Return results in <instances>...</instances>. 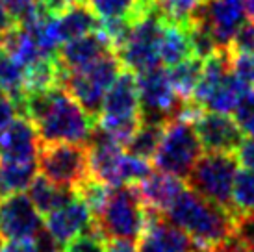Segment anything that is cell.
Returning <instances> with one entry per match:
<instances>
[{
  "label": "cell",
  "instance_id": "6da1fadb",
  "mask_svg": "<svg viewBox=\"0 0 254 252\" xmlns=\"http://www.w3.org/2000/svg\"><path fill=\"white\" fill-rule=\"evenodd\" d=\"M19 115L32 121L39 143H85L97 121L65 91L64 85L24 98Z\"/></svg>",
  "mask_w": 254,
  "mask_h": 252
},
{
  "label": "cell",
  "instance_id": "7a4b0ae2",
  "mask_svg": "<svg viewBox=\"0 0 254 252\" xmlns=\"http://www.w3.org/2000/svg\"><path fill=\"white\" fill-rule=\"evenodd\" d=\"M167 221L190 236L195 245L212 251L232 234H236L238 217L230 210L186 188L165 211Z\"/></svg>",
  "mask_w": 254,
  "mask_h": 252
},
{
  "label": "cell",
  "instance_id": "3957f363",
  "mask_svg": "<svg viewBox=\"0 0 254 252\" xmlns=\"http://www.w3.org/2000/svg\"><path fill=\"white\" fill-rule=\"evenodd\" d=\"M139 125L141 115L135 74L123 69L104 95L102 108L97 117V126L108 135H112L115 141H119L121 145H127V141L139 128Z\"/></svg>",
  "mask_w": 254,
  "mask_h": 252
},
{
  "label": "cell",
  "instance_id": "277c9868",
  "mask_svg": "<svg viewBox=\"0 0 254 252\" xmlns=\"http://www.w3.org/2000/svg\"><path fill=\"white\" fill-rule=\"evenodd\" d=\"M106 239L137 241L147 226V206L135 186H119L110 189L104 210L95 219Z\"/></svg>",
  "mask_w": 254,
  "mask_h": 252
},
{
  "label": "cell",
  "instance_id": "5b68a950",
  "mask_svg": "<svg viewBox=\"0 0 254 252\" xmlns=\"http://www.w3.org/2000/svg\"><path fill=\"white\" fill-rule=\"evenodd\" d=\"M125 69L115 52L102 56L89 67L78 70H65L64 87L85 112L97 121L106 91Z\"/></svg>",
  "mask_w": 254,
  "mask_h": 252
},
{
  "label": "cell",
  "instance_id": "8992f818",
  "mask_svg": "<svg viewBox=\"0 0 254 252\" xmlns=\"http://www.w3.org/2000/svg\"><path fill=\"white\" fill-rule=\"evenodd\" d=\"M163 17L158 2L152 0L148 9L132 24L130 35L115 54L123 67L130 72H141L160 65V35H162Z\"/></svg>",
  "mask_w": 254,
  "mask_h": 252
},
{
  "label": "cell",
  "instance_id": "52a82bcc",
  "mask_svg": "<svg viewBox=\"0 0 254 252\" xmlns=\"http://www.w3.org/2000/svg\"><path fill=\"white\" fill-rule=\"evenodd\" d=\"M240 161L236 154H223V152H206L195 161L190 175L186 176L188 188L197 191L198 195L232 210V188L234 178L238 173ZM236 215V213H234Z\"/></svg>",
  "mask_w": 254,
  "mask_h": 252
},
{
  "label": "cell",
  "instance_id": "ba28073f",
  "mask_svg": "<svg viewBox=\"0 0 254 252\" xmlns=\"http://www.w3.org/2000/svg\"><path fill=\"white\" fill-rule=\"evenodd\" d=\"M37 171L56 186L76 189L85 182L89 171V152L85 143H39Z\"/></svg>",
  "mask_w": 254,
  "mask_h": 252
},
{
  "label": "cell",
  "instance_id": "9c48e42d",
  "mask_svg": "<svg viewBox=\"0 0 254 252\" xmlns=\"http://www.w3.org/2000/svg\"><path fill=\"white\" fill-rule=\"evenodd\" d=\"M135 85L139 97V115L145 123L167 125L182 115L186 98L173 89L169 74L158 65L152 69L135 72Z\"/></svg>",
  "mask_w": 254,
  "mask_h": 252
},
{
  "label": "cell",
  "instance_id": "30bf717a",
  "mask_svg": "<svg viewBox=\"0 0 254 252\" xmlns=\"http://www.w3.org/2000/svg\"><path fill=\"white\" fill-rule=\"evenodd\" d=\"M200 156L202 145L197 137L193 123L186 119H173L165 125L160 147L152 161L158 171L186 178Z\"/></svg>",
  "mask_w": 254,
  "mask_h": 252
},
{
  "label": "cell",
  "instance_id": "8fae6325",
  "mask_svg": "<svg viewBox=\"0 0 254 252\" xmlns=\"http://www.w3.org/2000/svg\"><path fill=\"white\" fill-rule=\"evenodd\" d=\"M245 17V0H204L191 13L190 21L204 24L219 47L228 49L236 30L247 21Z\"/></svg>",
  "mask_w": 254,
  "mask_h": 252
},
{
  "label": "cell",
  "instance_id": "7c38bea8",
  "mask_svg": "<svg viewBox=\"0 0 254 252\" xmlns=\"http://www.w3.org/2000/svg\"><path fill=\"white\" fill-rule=\"evenodd\" d=\"M193 128L206 152L236 154L243 141V130L228 113L200 112L193 121Z\"/></svg>",
  "mask_w": 254,
  "mask_h": 252
},
{
  "label": "cell",
  "instance_id": "4fadbf2b",
  "mask_svg": "<svg viewBox=\"0 0 254 252\" xmlns=\"http://www.w3.org/2000/svg\"><path fill=\"white\" fill-rule=\"evenodd\" d=\"M43 228V215L28 195L11 193L0 196V238L30 239Z\"/></svg>",
  "mask_w": 254,
  "mask_h": 252
},
{
  "label": "cell",
  "instance_id": "5bb4252c",
  "mask_svg": "<svg viewBox=\"0 0 254 252\" xmlns=\"http://www.w3.org/2000/svg\"><path fill=\"white\" fill-rule=\"evenodd\" d=\"M198 249L186 232L163 219V213L147 208V226L139 238L137 252H197Z\"/></svg>",
  "mask_w": 254,
  "mask_h": 252
},
{
  "label": "cell",
  "instance_id": "9a60e30c",
  "mask_svg": "<svg viewBox=\"0 0 254 252\" xmlns=\"http://www.w3.org/2000/svg\"><path fill=\"white\" fill-rule=\"evenodd\" d=\"M45 224L50 236L62 247H65V243H69L72 238L89 230L95 224V217L84 200L80 196H74L62 208L49 213L45 219Z\"/></svg>",
  "mask_w": 254,
  "mask_h": 252
},
{
  "label": "cell",
  "instance_id": "2e32d148",
  "mask_svg": "<svg viewBox=\"0 0 254 252\" xmlns=\"http://www.w3.org/2000/svg\"><path fill=\"white\" fill-rule=\"evenodd\" d=\"M110 52H115L110 39L100 30H97L93 34L65 41L58 50V60L65 70H78L89 67Z\"/></svg>",
  "mask_w": 254,
  "mask_h": 252
},
{
  "label": "cell",
  "instance_id": "e0dca14e",
  "mask_svg": "<svg viewBox=\"0 0 254 252\" xmlns=\"http://www.w3.org/2000/svg\"><path fill=\"white\" fill-rule=\"evenodd\" d=\"M39 137L36 126L26 117H15L0 135V160L6 161H37Z\"/></svg>",
  "mask_w": 254,
  "mask_h": 252
},
{
  "label": "cell",
  "instance_id": "ac0fdd59",
  "mask_svg": "<svg viewBox=\"0 0 254 252\" xmlns=\"http://www.w3.org/2000/svg\"><path fill=\"white\" fill-rule=\"evenodd\" d=\"M137 188V193L141 196L143 204L148 210L165 213L169 206L177 200L180 193L188 188L180 176L169 175L163 171H152Z\"/></svg>",
  "mask_w": 254,
  "mask_h": 252
},
{
  "label": "cell",
  "instance_id": "d6986e66",
  "mask_svg": "<svg viewBox=\"0 0 254 252\" xmlns=\"http://www.w3.org/2000/svg\"><path fill=\"white\" fill-rule=\"evenodd\" d=\"M56 28L64 45L69 39L97 32L100 28V19L87 4H71L60 17H56Z\"/></svg>",
  "mask_w": 254,
  "mask_h": 252
},
{
  "label": "cell",
  "instance_id": "ffe728a7",
  "mask_svg": "<svg viewBox=\"0 0 254 252\" xmlns=\"http://www.w3.org/2000/svg\"><path fill=\"white\" fill-rule=\"evenodd\" d=\"M193 56L191 49L190 32L188 24L165 21L160 35V62L167 67H173L177 63Z\"/></svg>",
  "mask_w": 254,
  "mask_h": 252
},
{
  "label": "cell",
  "instance_id": "44dd1931",
  "mask_svg": "<svg viewBox=\"0 0 254 252\" xmlns=\"http://www.w3.org/2000/svg\"><path fill=\"white\" fill-rule=\"evenodd\" d=\"M26 193H28V198L41 215H49V213L62 208L64 204H67L76 196L74 189L56 186L43 175H37L34 178V182L28 186Z\"/></svg>",
  "mask_w": 254,
  "mask_h": 252
},
{
  "label": "cell",
  "instance_id": "7402d4cb",
  "mask_svg": "<svg viewBox=\"0 0 254 252\" xmlns=\"http://www.w3.org/2000/svg\"><path fill=\"white\" fill-rule=\"evenodd\" d=\"M37 176V161L0 160V196L22 193Z\"/></svg>",
  "mask_w": 254,
  "mask_h": 252
},
{
  "label": "cell",
  "instance_id": "603a6c76",
  "mask_svg": "<svg viewBox=\"0 0 254 252\" xmlns=\"http://www.w3.org/2000/svg\"><path fill=\"white\" fill-rule=\"evenodd\" d=\"M0 91L13 102L17 113L21 112L26 91H24V67L9 54L0 56Z\"/></svg>",
  "mask_w": 254,
  "mask_h": 252
},
{
  "label": "cell",
  "instance_id": "cb8c5ba5",
  "mask_svg": "<svg viewBox=\"0 0 254 252\" xmlns=\"http://www.w3.org/2000/svg\"><path fill=\"white\" fill-rule=\"evenodd\" d=\"M152 0H91V9L100 21L128 19L134 24L148 9Z\"/></svg>",
  "mask_w": 254,
  "mask_h": 252
},
{
  "label": "cell",
  "instance_id": "d4e9b609",
  "mask_svg": "<svg viewBox=\"0 0 254 252\" xmlns=\"http://www.w3.org/2000/svg\"><path fill=\"white\" fill-rule=\"evenodd\" d=\"M202 63H204V60L191 56L169 69L167 74H169L171 85L177 91L178 97L186 98V100L193 98V93H195L198 82H200V76H202Z\"/></svg>",
  "mask_w": 254,
  "mask_h": 252
},
{
  "label": "cell",
  "instance_id": "484cf974",
  "mask_svg": "<svg viewBox=\"0 0 254 252\" xmlns=\"http://www.w3.org/2000/svg\"><path fill=\"white\" fill-rule=\"evenodd\" d=\"M163 130H165V125L141 121L139 128L127 141L128 154L137 156V158H145V160L154 158L156 150L160 147V141H162Z\"/></svg>",
  "mask_w": 254,
  "mask_h": 252
},
{
  "label": "cell",
  "instance_id": "4316f807",
  "mask_svg": "<svg viewBox=\"0 0 254 252\" xmlns=\"http://www.w3.org/2000/svg\"><path fill=\"white\" fill-rule=\"evenodd\" d=\"M232 210L236 217L254 215V169H241L236 173L232 188Z\"/></svg>",
  "mask_w": 254,
  "mask_h": 252
},
{
  "label": "cell",
  "instance_id": "83f0119b",
  "mask_svg": "<svg viewBox=\"0 0 254 252\" xmlns=\"http://www.w3.org/2000/svg\"><path fill=\"white\" fill-rule=\"evenodd\" d=\"M110 189H112L110 186L89 176L85 182H82L74 189V193H76V196H80L84 200L85 206L93 213V217L97 219L100 215V211L104 210V206H106V200L108 196H110Z\"/></svg>",
  "mask_w": 254,
  "mask_h": 252
},
{
  "label": "cell",
  "instance_id": "f1b7e54d",
  "mask_svg": "<svg viewBox=\"0 0 254 252\" xmlns=\"http://www.w3.org/2000/svg\"><path fill=\"white\" fill-rule=\"evenodd\" d=\"M152 171L148 160L125 152L119 163V186H139Z\"/></svg>",
  "mask_w": 254,
  "mask_h": 252
},
{
  "label": "cell",
  "instance_id": "f546056e",
  "mask_svg": "<svg viewBox=\"0 0 254 252\" xmlns=\"http://www.w3.org/2000/svg\"><path fill=\"white\" fill-rule=\"evenodd\" d=\"M106 236L99 230L97 224H93L89 230L82 232L69 243H65L64 252H106Z\"/></svg>",
  "mask_w": 254,
  "mask_h": 252
},
{
  "label": "cell",
  "instance_id": "4dcf8cb0",
  "mask_svg": "<svg viewBox=\"0 0 254 252\" xmlns=\"http://www.w3.org/2000/svg\"><path fill=\"white\" fill-rule=\"evenodd\" d=\"M162 9L165 21L188 24L191 13L197 9L204 0H156Z\"/></svg>",
  "mask_w": 254,
  "mask_h": 252
},
{
  "label": "cell",
  "instance_id": "1f68e13d",
  "mask_svg": "<svg viewBox=\"0 0 254 252\" xmlns=\"http://www.w3.org/2000/svg\"><path fill=\"white\" fill-rule=\"evenodd\" d=\"M234 119L240 125L243 133L254 137V87H251L234 110Z\"/></svg>",
  "mask_w": 254,
  "mask_h": 252
},
{
  "label": "cell",
  "instance_id": "d6a6232c",
  "mask_svg": "<svg viewBox=\"0 0 254 252\" xmlns=\"http://www.w3.org/2000/svg\"><path fill=\"white\" fill-rule=\"evenodd\" d=\"M230 54H243V52H254V22L245 21L236 30L234 37L228 43Z\"/></svg>",
  "mask_w": 254,
  "mask_h": 252
},
{
  "label": "cell",
  "instance_id": "836d02e7",
  "mask_svg": "<svg viewBox=\"0 0 254 252\" xmlns=\"http://www.w3.org/2000/svg\"><path fill=\"white\" fill-rule=\"evenodd\" d=\"M230 69L240 80L254 87V52L230 54Z\"/></svg>",
  "mask_w": 254,
  "mask_h": 252
},
{
  "label": "cell",
  "instance_id": "e575fe53",
  "mask_svg": "<svg viewBox=\"0 0 254 252\" xmlns=\"http://www.w3.org/2000/svg\"><path fill=\"white\" fill-rule=\"evenodd\" d=\"M4 2H6L7 11L13 17L15 22L24 19L34 9V6H36V0H4Z\"/></svg>",
  "mask_w": 254,
  "mask_h": 252
},
{
  "label": "cell",
  "instance_id": "d590c367",
  "mask_svg": "<svg viewBox=\"0 0 254 252\" xmlns=\"http://www.w3.org/2000/svg\"><path fill=\"white\" fill-rule=\"evenodd\" d=\"M236 232L240 234V238L247 243L249 251L254 252V215H245L238 219Z\"/></svg>",
  "mask_w": 254,
  "mask_h": 252
},
{
  "label": "cell",
  "instance_id": "8d00e7d4",
  "mask_svg": "<svg viewBox=\"0 0 254 252\" xmlns=\"http://www.w3.org/2000/svg\"><path fill=\"white\" fill-rule=\"evenodd\" d=\"M34 243H36L37 252H64V247L60 245L45 228H41L34 236Z\"/></svg>",
  "mask_w": 254,
  "mask_h": 252
},
{
  "label": "cell",
  "instance_id": "74e56055",
  "mask_svg": "<svg viewBox=\"0 0 254 252\" xmlns=\"http://www.w3.org/2000/svg\"><path fill=\"white\" fill-rule=\"evenodd\" d=\"M15 117H17V110L13 102L6 95H0V135L6 132V128L13 123Z\"/></svg>",
  "mask_w": 254,
  "mask_h": 252
},
{
  "label": "cell",
  "instance_id": "f35d334b",
  "mask_svg": "<svg viewBox=\"0 0 254 252\" xmlns=\"http://www.w3.org/2000/svg\"><path fill=\"white\" fill-rule=\"evenodd\" d=\"M236 158L243 167L254 169V137H243L240 147L236 150Z\"/></svg>",
  "mask_w": 254,
  "mask_h": 252
},
{
  "label": "cell",
  "instance_id": "ab89813d",
  "mask_svg": "<svg viewBox=\"0 0 254 252\" xmlns=\"http://www.w3.org/2000/svg\"><path fill=\"white\" fill-rule=\"evenodd\" d=\"M0 252H37L34 238L30 239H6V243H2Z\"/></svg>",
  "mask_w": 254,
  "mask_h": 252
},
{
  "label": "cell",
  "instance_id": "60d3db41",
  "mask_svg": "<svg viewBox=\"0 0 254 252\" xmlns=\"http://www.w3.org/2000/svg\"><path fill=\"white\" fill-rule=\"evenodd\" d=\"M106 252H137V245L130 239H112L106 245Z\"/></svg>",
  "mask_w": 254,
  "mask_h": 252
},
{
  "label": "cell",
  "instance_id": "b9f144b4",
  "mask_svg": "<svg viewBox=\"0 0 254 252\" xmlns=\"http://www.w3.org/2000/svg\"><path fill=\"white\" fill-rule=\"evenodd\" d=\"M13 24H15V21H13V17L9 15V11H7L6 2L0 0V35L4 34V32H7Z\"/></svg>",
  "mask_w": 254,
  "mask_h": 252
},
{
  "label": "cell",
  "instance_id": "7bdbcfd3",
  "mask_svg": "<svg viewBox=\"0 0 254 252\" xmlns=\"http://www.w3.org/2000/svg\"><path fill=\"white\" fill-rule=\"evenodd\" d=\"M245 15L254 22V0H245Z\"/></svg>",
  "mask_w": 254,
  "mask_h": 252
},
{
  "label": "cell",
  "instance_id": "ee69618b",
  "mask_svg": "<svg viewBox=\"0 0 254 252\" xmlns=\"http://www.w3.org/2000/svg\"><path fill=\"white\" fill-rule=\"evenodd\" d=\"M4 54V39H2V35H0V56Z\"/></svg>",
  "mask_w": 254,
  "mask_h": 252
},
{
  "label": "cell",
  "instance_id": "f6af8a7d",
  "mask_svg": "<svg viewBox=\"0 0 254 252\" xmlns=\"http://www.w3.org/2000/svg\"><path fill=\"white\" fill-rule=\"evenodd\" d=\"M72 4H87V2H91V0H71Z\"/></svg>",
  "mask_w": 254,
  "mask_h": 252
},
{
  "label": "cell",
  "instance_id": "bcb514c9",
  "mask_svg": "<svg viewBox=\"0 0 254 252\" xmlns=\"http://www.w3.org/2000/svg\"><path fill=\"white\" fill-rule=\"evenodd\" d=\"M197 252H212V251H206V249H198Z\"/></svg>",
  "mask_w": 254,
  "mask_h": 252
},
{
  "label": "cell",
  "instance_id": "7dc6e473",
  "mask_svg": "<svg viewBox=\"0 0 254 252\" xmlns=\"http://www.w3.org/2000/svg\"><path fill=\"white\" fill-rule=\"evenodd\" d=\"M0 249H2V241H0Z\"/></svg>",
  "mask_w": 254,
  "mask_h": 252
},
{
  "label": "cell",
  "instance_id": "c3c4849f",
  "mask_svg": "<svg viewBox=\"0 0 254 252\" xmlns=\"http://www.w3.org/2000/svg\"><path fill=\"white\" fill-rule=\"evenodd\" d=\"M0 95H2V91H0Z\"/></svg>",
  "mask_w": 254,
  "mask_h": 252
}]
</instances>
